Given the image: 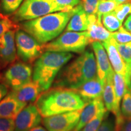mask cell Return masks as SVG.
<instances>
[{
	"mask_svg": "<svg viewBox=\"0 0 131 131\" xmlns=\"http://www.w3.org/2000/svg\"><path fill=\"white\" fill-rule=\"evenodd\" d=\"M0 131H15V119L0 118Z\"/></svg>",
	"mask_w": 131,
	"mask_h": 131,
	"instance_id": "cell-33",
	"label": "cell"
},
{
	"mask_svg": "<svg viewBox=\"0 0 131 131\" xmlns=\"http://www.w3.org/2000/svg\"><path fill=\"white\" fill-rule=\"evenodd\" d=\"M119 131H131V118H125Z\"/></svg>",
	"mask_w": 131,
	"mask_h": 131,
	"instance_id": "cell-36",
	"label": "cell"
},
{
	"mask_svg": "<svg viewBox=\"0 0 131 131\" xmlns=\"http://www.w3.org/2000/svg\"><path fill=\"white\" fill-rule=\"evenodd\" d=\"M88 32L91 44L94 41L104 42L111 38V33L108 31L101 23V18L97 15H89Z\"/></svg>",
	"mask_w": 131,
	"mask_h": 131,
	"instance_id": "cell-15",
	"label": "cell"
},
{
	"mask_svg": "<svg viewBox=\"0 0 131 131\" xmlns=\"http://www.w3.org/2000/svg\"><path fill=\"white\" fill-rule=\"evenodd\" d=\"M19 28V25L9 18L8 16L0 19V37L9 31L17 30Z\"/></svg>",
	"mask_w": 131,
	"mask_h": 131,
	"instance_id": "cell-26",
	"label": "cell"
},
{
	"mask_svg": "<svg viewBox=\"0 0 131 131\" xmlns=\"http://www.w3.org/2000/svg\"><path fill=\"white\" fill-rule=\"evenodd\" d=\"M114 12L118 19L123 23L127 15L131 14V3L118 4L115 9Z\"/></svg>",
	"mask_w": 131,
	"mask_h": 131,
	"instance_id": "cell-30",
	"label": "cell"
},
{
	"mask_svg": "<svg viewBox=\"0 0 131 131\" xmlns=\"http://www.w3.org/2000/svg\"><path fill=\"white\" fill-rule=\"evenodd\" d=\"M91 41L88 32L66 31L55 40L42 45L44 51L82 53Z\"/></svg>",
	"mask_w": 131,
	"mask_h": 131,
	"instance_id": "cell-5",
	"label": "cell"
},
{
	"mask_svg": "<svg viewBox=\"0 0 131 131\" xmlns=\"http://www.w3.org/2000/svg\"><path fill=\"white\" fill-rule=\"evenodd\" d=\"M111 37L119 44L131 42V34L123 26L116 32L111 33Z\"/></svg>",
	"mask_w": 131,
	"mask_h": 131,
	"instance_id": "cell-28",
	"label": "cell"
},
{
	"mask_svg": "<svg viewBox=\"0 0 131 131\" xmlns=\"http://www.w3.org/2000/svg\"><path fill=\"white\" fill-rule=\"evenodd\" d=\"M75 12V7L70 11L51 13L19 24L20 28L43 45L55 40L64 30Z\"/></svg>",
	"mask_w": 131,
	"mask_h": 131,
	"instance_id": "cell-2",
	"label": "cell"
},
{
	"mask_svg": "<svg viewBox=\"0 0 131 131\" xmlns=\"http://www.w3.org/2000/svg\"><path fill=\"white\" fill-rule=\"evenodd\" d=\"M104 87V85L96 77L84 83L74 91L87 103L96 98L102 97Z\"/></svg>",
	"mask_w": 131,
	"mask_h": 131,
	"instance_id": "cell-14",
	"label": "cell"
},
{
	"mask_svg": "<svg viewBox=\"0 0 131 131\" xmlns=\"http://www.w3.org/2000/svg\"><path fill=\"white\" fill-rule=\"evenodd\" d=\"M64 11H70L82 3V0H52Z\"/></svg>",
	"mask_w": 131,
	"mask_h": 131,
	"instance_id": "cell-32",
	"label": "cell"
},
{
	"mask_svg": "<svg viewBox=\"0 0 131 131\" xmlns=\"http://www.w3.org/2000/svg\"><path fill=\"white\" fill-rule=\"evenodd\" d=\"M91 44L95 57L97 77L104 85L107 78L114 75V70L111 66L107 53L102 42L94 41Z\"/></svg>",
	"mask_w": 131,
	"mask_h": 131,
	"instance_id": "cell-11",
	"label": "cell"
},
{
	"mask_svg": "<svg viewBox=\"0 0 131 131\" xmlns=\"http://www.w3.org/2000/svg\"><path fill=\"white\" fill-rule=\"evenodd\" d=\"M118 4L110 0H99L96 15L101 18L104 14L114 12Z\"/></svg>",
	"mask_w": 131,
	"mask_h": 131,
	"instance_id": "cell-25",
	"label": "cell"
},
{
	"mask_svg": "<svg viewBox=\"0 0 131 131\" xmlns=\"http://www.w3.org/2000/svg\"><path fill=\"white\" fill-rule=\"evenodd\" d=\"M96 131H115V124L112 119H104Z\"/></svg>",
	"mask_w": 131,
	"mask_h": 131,
	"instance_id": "cell-34",
	"label": "cell"
},
{
	"mask_svg": "<svg viewBox=\"0 0 131 131\" xmlns=\"http://www.w3.org/2000/svg\"><path fill=\"white\" fill-rule=\"evenodd\" d=\"M24 0H0V12L5 16H11L18 9Z\"/></svg>",
	"mask_w": 131,
	"mask_h": 131,
	"instance_id": "cell-23",
	"label": "cell"
},
{
	"mask_svg": "<svg viewBox=\"0 0 131 131\" xmlns=\"http://www.w3.org/2000/svg\"><path fill=\"white\" fill-rule=\"evenodd\" d=\"M126 70L124 79L126 83L127 88L131 91V63L126 64Z\"/></svg>",
	"mask_w": 131,
	"mask_h": 131,
	"instance_id": "cell-35",
	"label": "cell"
},
{
	"mask_svg": "<svg viewBox=\"0 0 131 131\" xmlns=\"http://www.w3.org/2000/svg\"><path fill=\"white\" fill-rule=\"evenodd\" d=\"M1 79H2V76H1V75H0V81H1Z\"/></svg>",
	"mask_w": 131,
	"mask_h": 131,
	"instance_id": "cell-42",
	"label": "cell"
},
{
	"mask_svg": "<svg viewBox=\"0 0 131 131\" xmlns=\"http://www.w3.org/2000/svg\"><path fill=\"white\" fill-rule=\"evenodd\" d=\"M96 77L95 57L89 49L61 69L53 82V86L74 90Z\"/></svg>",
	"mask_w": 131,
	"mask_h": 131,
	"instance_id": "cell-1",
	"label": "cell"
},
{
	"mask_svg": "<svg viewBox=\"0 0 131 131\" xmlns=\"http://www.w3.org/2000/svg\"><path fill=\"white\" fill-rule=\"evenodd\" d=\"M30 131H48L46 129V127H43L41 126H38L34 127L32 129H31Z\"/></svg>",
	"mask_w": 131,
	"mask_h": 131,
	"instance_id": "cell-39",
	"label": "cell"
},
{
	"mask_svg": "<svg viewBox=\"0 0 131 131\" xmlns=\"http://www.w3.org/2000/svg\"><path fill=\"white\" fill-rule=\"evenodd\" d=\"M114 86L115 95L116 103L119 108L120 101L123 97L124 94L127 89L125 79L122 75L114 73Z\"/></svg>",
	"mask_w": 131,
	"mask_h": 131,
	"instance_id": "cell-21",
	"label": "cell"
},
{
	"mask_svg": "<svg viewBox=\"0 0 131 131\" xmlns=\"http://www.w3.org/2000/svg\"><path fill=\"white\" fill-rule=\"evenodd\" d=\"M103 100L104 106L108 111H111L115 116V121L123 119V116L116 103L114 86V75L109 77L106 81L103 94Z\"/></svg>",
	"mask_w": 131,
	"mask_h": 131,
	"instance_id": "cell-17",
	"label": "cell"
},
{
	"mask_svg": "<svg viewBox=\"0 0 131 131\" xmlns=\"http://www.w3.org/2000/svg\"><path fill=\"white\" fill-rule=\"evenodd\" d=\"M102 44L106 49L114 72L122 75L124 77L126 70V66L116 46L115 40L111 37L109 40L102 42Z\"/></svg>",
	"mask_w": 131,
	"mask_h": 131,
	"instance_id": "cell-16",
	"label": "cell"
},
{
	"mask_svg": "<svg viewBox=\"0 0 131 131\" xmlns=\"http://www.w3.org/2000/svg\"><path fill=\"white\" fill-rule=\"evenodd\" d=\"M99 0H82L83 9L88 15L96 14Z\"/></svg>",
	"mask_w": 131,
	"mask_h": 131,
	"instance_id": "cell-31",
	"label": "cell"
},
{
	"mask_svg": "<svg viewBox=\"0 0 131 131\" xmlns=\"http://www.w3.org/2000/svg\"><path fill=\"white\" fill-rule=\"evenodd\" d=\"M73 57L70 52H43L34 64L33 80L37 81L45 91L49 89L61 69Z\"/></svg>",
	"mask_w": 131,
	"mask_h": 131,
	"instance_id": "cell-4",
	"label": "cell"
},
{
	"mask_svg": "<svg viewBox=\"0 0 131 131\" xmlns=\"http://www.w3.org/2000/svg\"><path fill=\"white\" fill-rule=\"evenodd\" d=\"M124 27L131 34V15L127 18L126 20L124 22Z\"/></svg>",
	"mask_w": 131,
	"mask_h": 131,
	"instance_id": "cell-38",
	"label": "cell"
},
{
	"mask_svg": "<svg viewBox=\"0 0 131 131\" xmlns=\"http://www.w3.org/2000/svg\"><path fill=\"white\" fill-rule=\"evenodd\" d=\"M8 94V87L4 83H0V101Z\"/></svg>",
	"mask_w": 131,
	"mask_h": 131,
	"instance_id": "cell-37",
	"label": "cell"
},
{
	"mask_svg": "<svg viewBox=\"0 0 131 131\" xmlns=\"http://www.w3.org/2000/svg\"><path fill=\"white\" fill-rule=\"evenodd\" d=\"M6 16L2 14H1V12H0V19H1V18H3L6 17Z\"/></svg>",
	"mask_w": 131,
	"mask_h": 131,
	"instance_id": "cell-41",
	"label": "cell"
},
{
	"mask_svg": "<svg viewBox=\"0 0 131 131\" xmlns=\"http://www.w3.org/2000/svg\"><path fill=\"white\" fill-rule=\"evenodd\" d=\"M121 112L125 118H131V92L128 88L122 98Z\"/></svg>",
	"mask_w": 131,
	"mask_h": 131,
	"instance_id": "cell-27",
	"label": "cell"
},
{
	"mask_svg": "<svg viewBox=\"0 0 131 131\" xmlns=\"http://www.w3.org/2000/svg\"><path fill=\"white\" fill-rule=\"evenodd\" d=\"M60 11H64V9L52 0H24L10 18L18 23Z\"/></svg>",
	"mask_w": 131,
	"mask_h": 131,
	"instance_id": "cell-6",
	"label": "cell"
},
{
	"mask_svg": "<svg viewBox=\"0 0 131 131\" xmlns=\"http://www.w3.org/2000/svg\"><path fill=\"white\" fill-rule=\"evenodd\" d=\"M32 75V67L28 63L16 62L4 72L1 80L8 88L15 91L30 81Z\"/></svg>",
	"mask_w": 131,
	"mask_h": 131,
	"instance_id": "cell-8",
	"label": "cell"
},
{
	"mask_svg": "<svg viewBox=\"0 0 131 131\" xmlns=\"http://www.w3.org/2000/svg\"><path fill=\"white\" fill-rule=\"evenodd\" d=\"M82 109L45 117L42 124L48 131H72L79 123Z\"/></svg>",
	"mask_w": 131,
	"mask_h": 131,
	"instance_id": "cell-9",
	"label": "cell"
},
{
	"mask_svg": "<svg viewBox=\"0 0 131 131\" xmlns=\"http://www.w3.org/2000/svg\"><path fill=\"white\" fill-rule=\"evenodd\" d=\"M115 45L119 54L126 64L131 63V42L126 44H119L115 41Z\"/></svg>",
	"mask_w": 131,
	"mask_h": 131,
	"instance_id": "cell-29",
	"label": "cell"
},
{
	"mask_svg": "<svg viewBox=\"0 0 131 131\" xmlns=\"http://www.w3.org/2000/svg\"><path fill=\"white\" fill-rule=\"evenodd\" d=\"M105 107L103 100V97L96 98L87 103L83 109H82L79 123L75 129L80 131L100 111Z\"/></svg>",
	"mask_w": 131,
	"mask_h": 131,
	"instance_id": "cell-19",
	"label": "cell"
},
{
	"mask_svg": "<svg viewBox=\"0 0 131 131\" xmlns=\"http://www.w3.org/2000/svg\"><path fill=\"white\" fill-rule=\"evenodd\" d=\"M41 118L35 104L30 103L21 110L15 119V131H30L39 126Z\"/></svg>",
	"mask_w": 131,
	"mask_h": 131,
	"instance_id": "cell-10",
	"label": "cell"
},
{
	"mask_svg": "<svg viewBox=\"0 0 131 131\" xmlns=\"http://www.w3.org/2000/svg\"><path fill=\"white\" fill-rule=\"evenodd\" d=\"M89 27L88 15L83 9L82 3L75 7V12L66 26V31L84 32Z\"/></svg>",
	"mask_w": 131,
	"mask_h": 131,
	"instance_id": "cell-20",
	"label": "cell"
},
{
	"mask_svg": "<svg viewBox=\"0 0 131 131\" xmlns=\"http://www.w3.org/2000/svg\"><path fill=\"white\" fill-rule=\"evenodd\" d=\"M12 91L19 101L26 104L36 101L40 95L45 92L41 86L34 80H31L21 88Z\"/></svg>",
	"mask_w": 131,
	"mask_h": 131,
	"instance_id": "cell-18",
	"label": "cell"
},
{
	"mask_svg": "<svg viewBox=\"0 0 131 131\" xmlns=\"http://www.w3.org/2000/svg\"><path fill=\"white\" fill-rule=\"evenodd\" d=\"M101 21L104 27L110 32H116L122 25V23L118 19L114 11L103 15Z\"/></svg>",
	"mask_w": 131,
	"mask_h": 131,
	"instance_id": "cell-22",
	"label": "cell"
},
{
	"mask_svg": "<svg viewBox=\"0 0 131 131\" xmlns=\"http://www.w3.org/2000/svg\"><path fill=\"white\" fill-rule=\"evenodd\" d=\"M108 115V111L106 108L101 110L90 122L80 131H96L99 128L104 118Z\"/></svg>",
	"mask_w": 131,
	"mask_h": 131,
	"instance_id": "cell-24",
	"label": "cell"
},
{
	"mask_svg": "<svg viewBox=\"0 0 131 131\" xmlns=\"http://www.w3.org/2000/svg\"><path fill=\"white\" fill-rule=\"evenodd\" d=\"M72 131H78V130H76V129H74V130H73Z\"/></svg>",
	"mask_w": 131,
	"mask_h": 131,
	"instance_id": "cell-43",
	"label": "cell"
},
{
	"mask_svg": "<svg viewBox=\"0 0 131 131\" xmlns=\"http://www.w3.org/2000/svg\"><path fill=\"white\" fill-rule=\"evenodd\" d=\"M86 103L74 90L55 88L42 93L35 105L42 117L83 109Z\"/></svg>",
	"mask_w": 131,
	"mask_h": 131,
	"instance_id": "cell-3",
	"label": "cell"
},
{
	"mask_svg": "<svg viewBox=\"0 0 131 131\" xmlns=\"http://www.w3.org/2000/svg\"><path fill=\"white\" fill-rule=\"evenodd\" d=\"M110 1H114L118 4H123V3H131V0H110Z\"/></svg>",
	"mask_w": 131,
	"mask_h": 131,
	"instance_id": "cell-40",
	"label": "cell"
},
{
	"mask_svg": "<svg viewBox=\"0 0 131 131\" xmlns=\"http://www.w3.org/2000/svg\"><path fill=\"white\" fill-rule=\"evenodd\" d=\"M27 104L19 101L12 91L0 101V118L15 119Z\"/></svg>",
	"mask_w": 131,
	"mask_h": 131,
	"instance_id": "cell-13",
	"label": "cell"
},
{
	"mask_svg": "<svg viewBox=\"0 0 131 131\" xmlns=\"http://www.w3.org/2000/svg\"><path fill=\"white\" fill-rule=\"evenodd\" d=\"M10 30L0 37V68L15 63L17 58L15 45V32Z\"/></svg>",
	"mask_w": 131,
	"mask_h": 131,
	"instance_id": "cell-12",
	"label": "cell"
},
{
	"mask_svg": "<svg viewBox=\"0 0 131 131\" xmlns=\"http://www.w3.org/2000/svg\"><path fill=\"white\" fill-rule=\"evenodd\" d=\"M15 45L17 56L28 64L37 60L44 52L42 45L22 29L16 31Z\"/></svg>",
	"mask_w": 131,
	"mask_h": 131,
	"instance_id": "cell-7",
	"label": "cell"
}]
</instances>
